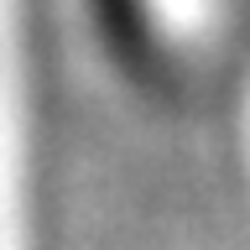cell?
I'll use <instances>...</instances> for the list:
<instances>
[{"label":"cell","instance_id":"6da1fadb","mask_svg":"<svg viewBox=\"0 0 250 250\" xmlns=\"http://www.w3.org/2000/svg\"><path fill=\"white\" fill-rule=\"evenodd\" d=\"M94 21L125 68L156 73V26H151L146 0H94Z\"/></svg>","mask_w":250,"mask_h":250}]
</instances>
